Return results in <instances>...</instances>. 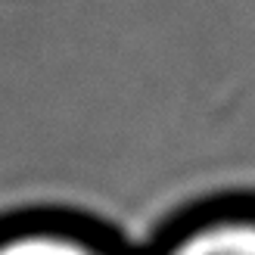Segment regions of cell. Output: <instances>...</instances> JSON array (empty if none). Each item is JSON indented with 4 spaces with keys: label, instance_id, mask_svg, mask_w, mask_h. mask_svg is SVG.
<instances>
[{
    "label": "cell",
    "instance_id": "cell-1",
    "mask_svg": "<svg viewBox=\"0 0 255 255\" xmlns=\"http://www.w3.org/2000/svg\"><path fill=\"white\" fill-rule=\"evenodd\" d=\"M162 255H255V196L231 193L187 209L156 240Z\"/></svg>",
    "mask_w": 255,
    "mask_h": 255
},
{
    "label": "cell",
    "instance_id": "cell-2",
    "mask_svg": "<svg viewBox=\"0 0 255 255\" xmlns=\"http://www.w3.org/2000/svg\"><path fill=\"white\" fill-rule=\"evenodd\" d=\"M122 243L103 224L81 215H47L0 234V255H106Z\"/></svg>",
    "mask_w": 255,
    "mask_h": 255
}]
</instances>
